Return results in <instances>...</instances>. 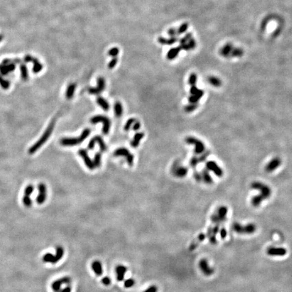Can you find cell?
<instances>
[{
  "instance_id": "obj_21",
  "label": "cell",
  "mask_w": 292,
  "mask_h": 292,
  "mask_svg": "<svg viewBox=\"0 0 292 292\" xmlns=\"http://www.w3.org/2000/svg\"><path fill=\"white\" fill-rule=\"evenodd\" d=\"M131 154V153L129 152V151L128 150L127 148H124V147H120V148H118L114 151V156H123L125 157V158H127L128 156Z\"/></svg>"
},
{
  "instance_id": "obj_26",
  "label": "cell",
  "mask_w": 292,
  "mask_h": 292,
  "mask_svg": "<svg viewBox=\"0 0 292 292\" xmlns=\"http://www.w3.org/2000/svg\"><path fill=\"white\" fill-rule=\"evenodd\" d=\"M0 86L3 89L7 90L10 87V83L9 81L4 78V76L0 74Z\"/></svg>"
},
{
  "instance_id": "obj_6",
  "label": "cell",
  "mask_w": 292,
  "mask_h": 292,
  "mask_svg": "<svg viewBox=\"0 0 292 292\" xmlns=\"http://www.w3.org/2000/svg\"><path fill=\"white\" fill-rule=\"evenodd\" d=\"M97 87H89L88 92L92 95H98L104 91L105 88V81L103 77H99L97 79Z\"/></svg>"
},
{
  "instance_id": "obj_17",
  "label": "cell",
  "mask_w": 292,
  "mask_h": 292,
  "mask_svg": "<svg viewBox=\"0 0 292 292\" xmlns=\"http://www.w3.org/2000/svg\"><path fill=\"white\" fill-rule=\"evenodd\" d=\"M96 102H97V104L99 106L102 108V110H104V111L109 110V109H110V105H109V103L106 99H105L104 98L101 97V96H99V97L97 98Z\"/></svg>"
},
{
  "instance_id": "obj_31",
  "label": "cell",
  "mask_w": 292,
  "mask_h": 292,
  "mask_svg": "<svg viewBox=\"0 0 292 292\" xmlns=\"http://www.w3.org/2000/svg\"><path fill=\"white\" fill-rule=\"evenodd\" d=\"M243 54V51L241 48H233L231 54V57H241L242 56Z\"/></svg>"
},
{
  "instance_id": "obj_30",
  "label": "cell",
  "mask_w": 292,
  "mask_h": 292,
  "mask_svg": "<svg viewBox=\"0 0 292 292\" xmlns=\"http://www.w3.org/2000/svg\"><path fill=\"white\" fill-rule=\"evenodd\" d=\"M175 174L176 176H179V177H183L187 174V169L183 167H179L176 169V171H175Z\"/></svg>"
},
{
  "instance_id": "obj_36",
  "label": "cell",
  "mask_w": 292,
  "mask_h": 292,
  "mask_svg": "<svg viewBox=\"0 0 292 292\" xmlns=\"http://www.w3.org/2000/svg\"><path fill=\"white\" fill-rule=\"evenodd\" d=\"M118 53H119V50L118 47H112L108 51V55L112 57H117Z\"/></svg>"
},
{
  "instance_id": "obj_4",
  "label": "cell",
  "mask_w": 292,
  "mask_h": 292,
  "mask_svg": "<svg viewBox=\"0 0 292 292\" xmlns=\"http://www.w3.org/2000/svg\"><path fill=\"white\" fill-rule=\"evenodd\" d=\"M233 229L239 234H252L256 231V226L253 224H249L246 226H242L238 223H234Z\"/></svg>"
},
{
  "instance_id": "obj_42",
  "label": "cell",
  "mask_w": 292,
  "mask_h": 292,
  "mask_svg": "<svg viewBox=\"0 0 292 292\" xmlns=\"http://www.w3.org/2000/svg\"><path fill=\"white\" fill-rule=\"evenodd\" d=\"M102 283L105 286L110 285L111 284V279L109 277H104L102 279Z\"/></svg>"
},
{
  "instance_id": "obj_15",
  "label": "cell",
  "mask_w": 292,
  "mask_h": 292,
  "mask_svg": "<svg viewBox=\"0 0 292 292\" xmlns=\"http://www.w3.org/2000/svg\"><path fill=\"white\" fill-rule=\"evenodd\" d=\"M233 48L234 47L231 44L227 43L220 50V54L222 56L225 57H231V54Z\"/></svg>"
},
{
  "instance_id": "obj_53",
  "label": "cell",
  "mask_w": 292,
  "mask_h": 292,
  "mask_svg": "<svg viewBox=\"0 0 292 292\" xmlns=\"http://www.w3.org/2000/svg\"><path fill=\"white\" fill-rule=\"evenodd\" d=\"M198 246V242H194V243H192L191 246H189V250H190V251H193V250H194L195 248H197Z\"/></svg>"
},
{
  "instance_id": "obj_41",
  "label": "cell",
  "mask_w": 292,
  "mask_h": 292,
  "mask_svg": "<svg viewBox=\"0 0 292 292\" xmlns=\"http://www.w3.org/2000/svg\"><path fill=\"white\" fill-rule=\"evenodd\" d=\"M188 46L189 47V49L191 50H194V48L196 47V42H195V41L193 39V38H191V39H190V40H189L188 42Z\"/></svg>"
},
{
  "instance_id": "obj_35",
  "label": "cell",
  "mask_w": 292,
  "mask_h": 292,
  "mask_svg": "<svg viewBox=\"0 0 292 292\" xmlns=\"http://www.w3.org/2000/svg\"><path fill=\"white\" fill-rule=\"evenodd\" d=\"M22 203H23L24 206L27 208H30L31 206L32 201H31V199L29 197V195H24V196L23 197V198H22Z\"/></svg>"
},
{
  "instance_id": "obj_27",
  "label": "cell",
  "mask_w": 292,
  "mask_h": 292,
  "mask_svg": "<svg viewBox=\"0 0 292 292\" xmlns=\"http://www.w3.org/2000/svg\"><path fill=\"white\" fill-rule=\"evenodd\" d=\"M64 253H65V251H64V248H62V247H61V246L57 247L56 254H55V257H56V260L57 262L60 261V260L62 258L63 256H64Z\"/></svg>"
},
{
  "instance_id": "obj_46",
  "label": "cell",
  "mask_w": 292,
  "mask_h": 292,
  "mask_svg": "<svg viewBox=\"0 0 292 292\" xmlns=\"http://www.w3.org/2000/svg\"><path fill=\"white\" fill-rule=\"evenodd\" d=\"M168 35L171 37H176V35H177L176 29H175V28H170V29L168 31Z\"/></svg>"
},
{
  "instance_id": "obj_38",
  "label": "cell",
  "mask_w": 292,
  "mask_h": 292,
  "mask_svg": "<svg viewBox=\"0 0 292 292\" xmlns=\"http://www.w3.org/2000/svg\"><path fill=\"white\" fill-rule=\"evenodd\" d=\"M34 191V187L32 185H28L24 189V195H30Z\"/></svg>"
},
{
  "instance_id": "obj_37",
  "label": "cell",
  "mask_w": 292,
  "mask_h": 292,
  "mask_svg": "<svg viewBox=\"0 0 292 292\" xmlns=\"http://www.w3.org/2000/svg\"><path fill=\"white\" fill-rule=\"evenodd\" d=\"M191 38H192L191 34L187 33L183 38H182V39L180 40V45L187 43L188 41L190 40V39H191Z\"/></svg>"
},
{
  "instance_id": "obj_55",
  "label": "cell",
  "mask_w": 292,
  "mask_h": 292,
  "mask_svg": "<svg viewBox=\"0 0 292 292\" xmlns=\"http://www.w3.org/2000/svg\"><path fill=\"white\" fill-rule=\"evenodd\" d=\"M4 39V37H3L2 35H0V42H2V41Z\"/></svg>"
},
{
  "instance_id": "obj_11",
  "label": "cell",
  "mask_w": 292,
  "mask_h": 292,
  "mask_svg": "<svg viewBox=\"0 0 292 292\" xmlns=\"http://www.w3.org/2000/svg\"><path fill=\"white\" fill-rule=\"evenodd\" d=\"M200 268H201V271L204 272V274H205L207 276H210L211 275H213L214 273V269L213 268H211L208 265V261L206 259H202L200 261Z\"/></svg>"
},
{
  "instance_id": "obj_18",
  "label": "cell",
  "mask_w": 292,
  "mask_h": 292,
  "mask_svg": "<svg viewBox=\"0 0 292 292\" xmlns=\"http://www.w3.org/2000/svg\"><path fill=\"white\" fill-rule=\"evenodd\" d=\"M181 50H182L180 46L172 48V49H171L168 51V52L167 54V58L169 60H174L175 57L178 56V54L181 52Z\"/></svg>"
},
{
  "instance_id": "obj_16",
  "label": "cell",
  "mask_w": 292,
  "mask_h": 292,
  "mask_svg": "<svg viewBox=\"0 0 292 292\" xmlns=\"http://www.w3.org/2000/svg\"><path fill=\"white\" fill-rule=\"evenodd\" d=\"M144 137V133L141 132V133H137L133 137V139L132 141L131 142V146H132L133 148H136V147H138L139 144Z\"/></svg>"
},
{
  "instance_id": "obj_50",
  "label": "cell",
  "mask_w": 292,
  "mask_h": 292,
  "mask_svg": "<svg viewBox=\"0 0 292 292\" xmlns=\"http://www.w3.org/2000/svg\"><path fill=\"white\" fill-rule=\"evenodd\" d=\"M206 234H204V233H201V234H200V235H199L198 237V242H203V241H204L205 239H206Z\"/></svg>"
},
{
  "instance_id": "obj_29",
  "label": "cell",
  "mask_w": 292,
  "mask_h": 292,
  "mask_svg": "<svg viewBox=\"0 0 292 292\" xmlns=\"http://www.w3.org/2000/svg\"><path fill=\"white\" fill-rule=\"evenodd\" d=\"M94 164L95 166V168H99V166H101V163H102V154L101 153L98 152L96 153L94 156Z\"/></svg>"
},
{
  "instance_id": "obj_5",
  "label": "cell",
  "mask_w": 292,
  "mask_h": 292,
  "mask_svg": "<svg viewBox=\"0 0 292 292\" xmlns=\"http://www.w3.org/2000/svg\"><path fill=\"white\" fill-rule=\"evenodd\" d=\"M24 60L25 62H31L33 64V72L34 73H39L40 72L41 70H42L43 66L42 65L39 60L37 59L36 57H34L31 55H26L24 56Z\"/></svg>"
},
{
  "instance_id": "obj_2",
  "label": "cell",
  "mask_w": 292,
  "mask_h": 292,
  "mask_svg": "<svg viewBox=\"0 0 292 292\" xmlns=\"http://www.w3.org/2000/svg\"><path fill=\"white\" fill-rule=\"evenodd\" d=\"M20 62L19 59H4L0 64V74L3 76L8 75L16 69V65Z\"/></svg>"
},
{
  "instance_id": "obj_54",
  "label": "cell",
  "mask_w": 292,
  "mask_h": 292,
  "mask_svg": "<svg viewBox=\"0 0 292 292\" xmlns=\"http://www.w3.org/2000/svg\"><path fill=\"white\" fill-rule=\"evenodd\" d=\"M72 291V288L71 287H70V286H67L65 288H64L63 290L61 291L60 292H71Z\"/></svg>"
},
{
  "instance_id": "obj_1",
  "label": "cell",
  "mask_w": 292,
  "mask_h": 292,
  "mask_svg": "<svg viewBox=\"0 0 292 292\" xmlns=\"http://www.w3.org/2000/svg\"><path fill=\"white\" fill-rule=\"evenodd\" d=\"M54 127H55V120H53L49 124V126L47 127L46 130L45 131V132L42 135V136L39 138V139L31 147L29 150H28V153H29L30 154H33V153L36 152L38 150H39L41 148V146H42L43 144L46 143V142L48 140V139L50 137L51 135H52L53 130L54 129Z\"/></svg>"
},
{
  "instance_id": "obj_8",
  "label": "cell",
  "mask_w": 292,
  "mask_h": 292,
  "mask_svg": "<svg viewBox=\"0 0 292 292\" xmlns=\"http://www.w3.org/2000/svg\"><path fill=\"white\" fill-rule=\"evenodd\" d=\"M38 190H39V194L36 198V201L37 204H42L46 201L47 198V187L46 185L41 183L38 185Z\"/></svg>"
},
{
  "instance_id": "obj_23",
  "label": "cell",
  "mask_w": 292,
  "mask_h": 292,
  "mask_svg": "<svg viewBox=\"0 0 292 292\" xmlns=\"http://www.w3.org/2000/svg\"><path fill=\"white\" fill-rule=\"evenodd\" d=\"M43 261L44 262H47V263H52V264H56V260L55 255L52 254L51 253H46L43 256Z\"/></svg>"
},
{
  "instance_id": "obj_22",
  "label": "cell",
  "mask_w": 292,
  "mask_h": 292,
  "mask_svg": "<svg viewBox=\"0 0 292 292\" xmlns=\"http://www.w3.org/2000/svg\"><path fill=\"white\" fill-rule=\"evenodd\" d=\"M114 113L116 116L118 118H120L122 116L123 113V105L120 103V102H116V103L114 104Z\"/></svg>"
},
{
  "instance_id": "obj_49",
  "label": "cell",
  "mask_w": 292,
  "mask_h": 292,
  "mask_svg": "<svg viewBox=\"0 0 292 292\" xmlns=\"http://www.w3.org/2000/svg\"><path fill=\"white\" fill-rule=\"evenodd\" d=\"M220 237H221V239H225L226 238V237H227V231L225 230V229H224V228H223L222 229L220 230Z\"/></svg>"
},
{
  "instance_id": "obj_34",
  "label": "cell",
  "mask_w": 292,
  "mask_h": 292,
  "mask_svg": "<svg viewBox=\"0 0 292 292\" xmlns=\"http://www.w3.org/2000/svg\"><path fill=\"white\" fill-rule=\"evenodd\" d=\"M135 284V281L132 278L127 279L124 281V287L125 288H131Z\"/></svg>"
},
{
  "instance_id": "obj_3",
  "label": "cell",
  "mask_w": 292,
  "mask_h": 292,
  "mask_svg": "<svg viewBox=\"0 0 292 292\" xmlns=\"http://www.w3.org/2000/svg\"><path fill=\"white\" fill-rule=\"evenodd\" d=\"M90 123L95 124L98 123H103V127H102V133L104 135H107L110 132V120L109 118L105 116H102V115H97L91 118Z\"/></svg>"
},
{
  "instance_id": "obj_43",
  "label": "cell",
  "mask_w": 292,
  "mask_h": 292,
  "mask_svg": "<svg viewBox=\"0 0 292 292\" xmlns=\"http://www.w3.org/2000/svg\"><path fill=\"white\" fill-rule=\"evenodd\" d=\"M209 81H210L211 84H213V85H215V86H219L220 84V82L219 80L217 78H215V77L210 78Z\"/></svg>"
},
{
  "instance_id": "obj_13",
  "label": "cell",
  "mask_w": 292,
  "mask_h": 292,
  "mask_svg": "<svg viewBox=\"0 0 292 292\" xmlns=\"http://www.w3.org/2000/svg\"><path fill=\"white\" fill-rule=\"evenodd\" d=\"M267 253L270 256H283L287 253V250L283 248H269L267 250Z\"/></svg>"
},
{
  "instance_id": "obj_7",
  "label": "cell",
  "mask_w": 292,
  "mask_h": 292,
  "mask_svg": "<svg viewBox=\"0 0 292 292\" xmlns=\"http://www.w3.org/2000/svg\"><path fill=\"white\" fill-rule=\"evenodd\" d=\"M78 153H79V155L83 158L87 167L89 170H94L95 168L94 162H93L92 160L90 158V157H89L87 152V150L84 149H80L79 150Z\"/></svg>"
},
{
  "instance_id": "obj_44",
  "label": "cell",
  "mask_w": 292,
  "mask_h": 292,
  "mask_svg": "<svg viewBox=\"0 0 292 292\" xmlns=\"http://www.w3.org/2000/svg\"><path fill=\"white\" fill-rule=\"evenodd\" d=\"M196 79H197L196 75H195V74H192V75L190 76V77H189V84H191V85H194L195 84V83H196Z\"/></svg>"
},
{
  "instance_id": "obj_45",
  "label": "cell",
  "mask_w": 292,
  "mask_h": 292,
  "mask_svg": "<svg viewBox=\"0 0 292 292\" xmlns=\"http://www.w3.org/2000/svg\"><path fill=\"white\" fill-rule=\"evenodd\" d=\"M141 126H142V124H141L140 122L138 121V120H135V122L134 124H133V130L135 131H137L138 130H139L140 128H141Z\"/></svg>"
},
{
  "instance_id": "obj_12",
  "label": "cell",
  "mask_w": 292,
  "mask_h": 292,
  "mask_svg": "<svg viewBox=\"0 0 292 292\" xmlns=\"http://www.w3.org/2000/svg\"><path fill=\"white\" fill-rule=\"evenodd\" d=\"M115 271H116L117 281H123L124 280V275L127 271V268L126 266L122 264H119L116 266V268H115Z\"/></svg>"
},
{
  "instance_id": "obj_24",
  "label": "cell",
  "mask_w": 292,
  "mask_h": 292,
  "mask_svg": "<svg viewBox=\"0 0 292 292\" xmlns=\"http://www.w3.org/2000/svg\"><path fill=\"white\" fill-rule=\"evenodd\" d=\"M20 71L21 79L23 81H27L28 79V72L27 66L24 65V64H21L20 66Z\"/></svg>"
},
{
  "instance_id": "obj_48",
  "label": "cell",
  "mask_w": 292,
  "mask_h": 292,
  "mask_svg": "<svg viewBox=\"0 0 292 292\" xmlns=\"http://www.w3.org/2000/svg\"><path fill=\"white\" fill-rule=\"evenodd\" d=\"M127 159V163H128V164H129V166H132L133 164V162H134V156L132 154V153H131V154L127 157V158H126Z\"/></svg>"
},
{
  "instance_id": "obj_28",
  "label": "cell",
  "mask_w": 292,
  "mask_h": 292,
  "mask_svg": "<svg viewBox=\"0 0 292 292\" xmlns=\"http://www.w3.org/2000/svg\"><path fill=\"white\" fill-rule=\"evenodd\" d=\"M90 133H91V130L89 129H85L84 130H83L82 133L81 134V135L79 136V137H78L80 143H82L84 142L87 138L89 137Z\"/></svg>"
},
{
  "instance_id": "obj_19",
  "label": "cell",
  "mask_w": 292,
  "mask_h": 292,
  "mask_svg": "<svg viewBox=\"0 0 292 292\" xmlns=\"http://www.w3.org/2000/svg\"><path fill=\"white\" fill-rule=\"evenodd\" d=\"M158 42L162 44V45H168V46H170V45H172L175 43H176V41H178V39L176 38V37H171L169 39H166L164 37H160L158 39Z\"/></svg>"
},
{
  "instance_id": "obj_32",
  "label": "cell",
  "mask_w": 292,
  "mask_h": 292,
  "mask_svg": "<svg viewBox=\"0 0 292 292\" xmlns=\"http://www.w3.org/2000/svg\"><path fill=\"white\" fill-rule=\"evenodd\" d=\"M188 27H189V24H188V23H187V22H185V23L182 24L181 26L179 27L178 29H176V33H177V35H181L183 33H185V32L187 31V30Z\"/></svg>"
},
{
  "instance_id": "obj_51",
  "label": "cell",
  "mask_w": 292,
  "mask_h": 292,
  "mask_svg": "<svg viewBox=\"0 0 292 292\" xmlns=\"http://www.w3.org/2000/svg\"><path fill=\"white\" fill-rule=\"evenodd\" d=\"M210 238V242H211V243H213V244H216V242H217V240H216V237H215L214 235H213V234H212V235L209 237Z\"/></svg>"
},
{
  "instance_id": "obj_47",
  "label": "cell",
  "mask_w": 292,
  "mask_h": 292,
  "mask_svg": "<svg viewBox=\"0 0 292 292\" xmlns=\"http://www.w3.org/2000/svg\"><path fill=\"white\" fill-rule=\"evenodd\" d=\"M95 143H96V141H95V137L93 138V139H91L90 140V142H89V144H88V149L89 150H93L95 147Z\"/></svg>"
},
{
  "instance_id": "obj_39",
  "label": "cell",
  "mask_w": 292,
  "mask_h": 292,
  "mask_svg": "<svg viewBox=\"0 0 292 292\" xmlns=\"http://www.w3.org/2000/svg\"><path fill=\"white\" fill-rule=\"evenodd\" d=\"M118 62V58H117V57H112V60L110 61V62H109L108 64V67L110 69H112V68H114L115 66H116V64Z\"/></svg>"
},
{
  "instance_id": "obj_10",
  "label": "cell",
  "mask_w": 292,
  "mask_h": 292,
  "mask_svg": "<svg viewBox=\"0 0 292 292\" xmlns=\"http://www.w3.org/2000/svg\"><path fill=\"white\" fill-rule=\"evenodd\" d=\"M81 143L79 140V138L75 137H65L60 140V144L63 146L66 147H73Z\"/></svg>"
},
{
  "instance_id": "obj_40",
  "label": "cell",
  "mask_w": 292,
  "mask_h": 292,
  "mask_svg": "<svg viewBox=\"0 0 292 292\" xmlns=\"http://www.w3.org/2000/svg\"><path fill=\"white\" fill-rule=\"evenodd\" d=\"M158 288L156 285H151L148 288L146 289V290L144 291L143 292H158Z\"/></svg>"
},
{
  "instance_id": "obj_9",
  "label": "cell",
  "mask_w": 292,
  "mask_h": 292,
  "mask_svg": "<svg viewBox=\"0 0 292 292\" xmlns=\"http://www.w3.org/2000/svg\"><path fill=\"white\" fill-rule=\"evenodd\" d=\"M70 281H71V279L69 277H64L59 279H57L52 283V289L54 291L58 292L60 290L61 286L63 284H68L70 283Z\"/></svg>"
},
{
  "instance_id": "obj_33",
  "label": "cell",
  "mask_w": 292,
  "mask_h": 292,
  "mask_svg": "<svg viewBox=\"0 0 292 292\" xmlns=\"http://www.w3.org/2000/svg\"><path fill=\"white\" fill-rule=\"evenodd\" d=\"M135 120H136L135 118H129V119L127 121L126 124H124V131H129L130 129H131V127L133 126V124H134L135 122Z\"/></svg>"
},
{
  "instance_id": "obj_52",
  "label": "cell",
  "mask_w": 292,
  "mask_h": 292,
  "mask_svg": "<svg viewBox=\"0 0 292 292\" xmlns=\"http://www.w3.org/2000/svg\"><path fill=\"white\" fill-rule=\"evenodd\" d=\"M219 224H217L216 225L213 229V234L214 235H216L218 233V232H219Z\"/></svg>"
},
{
  "instance_id": "obj_14",
  "label": "cell",
  "mask_w": 292,
  "mask_h": 292,
  "mask_svg": "<svg viewBox=\"0 0 292 292\" xmlns=\"http://www.w3.org/2000/svg\"><path fill=\"white\" fill-rule=\"evenodd\" d=\"M91 268L98 277H100L103 274V268L100 261H95L91 263Z\"/></svg>"
},
{
  "instance_id": "obj_25",
  "label": "cell",
  "mask_w": 292,
  "mask_h": 292,
  "mask_svg": "<svg viewBox=\"0 0 292 292\" xmlns=\"http://www.w3.org/2000/svg\"><path fill=\"white\" fill-rule=\"evenodd\" d=\"M94 137L95 139L96 143H98V145L99 146V149H100L102 152H105V151L106 150V149H107V147H106V145H105V143L104 142L103 138H102L101 136H99V135L95 136Z\"/></svg>"
},
{
  "instance_id": "obj_20",
  "label": "cell",
  "mask_w": 292,
  "mask_h": 292,
  "mask_svg": "<svg viewBox=\"0 0 292 292\" xmlns=\"http://www.w3.org/2000/svg\"><path fill=\"white\" fill-rule=\"evenodd\" d=\"M76 87V85L74 83H70V84L68 85V87H67V89H66V97L67 99H70L72 98L74 94H75Z\"/></svg>"
}]
</instances>
